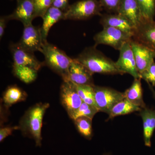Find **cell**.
Returning a JSON list of instances; mask_svg holds the SVG:
<instances>
[{
	"mask_svg": "<svg viewBox=\"0 0 155 155\" xmlns=\"http://www.w3.org/2000/svg\"><path fill=\"white\" fill-rule=\"evenodd\" d=\"M149 86V87L151 91L152 92L153 96L154 97L155 99V91L153 89V86L151 85L150 84H148Z\"/></svg>",
	"mask_w": 155,
	"mask_h": 155,
	"instance_id": "d6a6232c",
	"label": "cell"
},
{
	"mask_svg": "<svg viewBox=\"0 0 155 155\" xmlns=\"http://www.w3.org/2000/svg\"><path fill=\"white\" fill-rule=\"evenodd\" d=\"M140 116L143 122V139L145 145L151 146V138L155 129V110L149 108H142Z\"/></svg>",
	"mask_w": 155,
	"mask_h": 155,
	"instance_id": "ac0fdd59",
	"label": "cell"
},
{
	"mask_svg": "<svg viewBox=\"0 0 155 155\" xmlns=\"http://www.w3.org/2000/svg\"><path fill=\"white\" fill-rule=\"evenodd\" d=\"M96 46L87 48L75 58L93 74H121L116 62L96 48Z\"/></svg>",
	"mask_w": 155,
	"mask_h": 155,
	"instance_id": "6da1fadb",
	"label": "cell"
},
{
	"mask_svg": "<svg viewBox=\"0 0 155 155\" xmlns=\"http://www.w3.org/2000/svg\"><path fill=\"white\" fill-rule=\"evenodd\" d=\"M13 72L15 76L26 84L33 82L37 77L38 70L28 66L13 65Z\"/></svg>",
	"mask_w": 155,
	"mask_h": 155,
	"instance_id": "7402d4cb",
	"label": "cell"
},
{
	"mask_svg": "<svg viewBox=\"0 0 155 155\" xmlns=\"http://www.w3.org/2000/svg\"><path fill=\"white\" fill-rule=\"evenodd\" d=\"M24 27L22 36L17 43L31 52L41 51L43 42L40 28L34 26L32 24Z\"/></svg>",
	"mask_w": 155,
	"mask_h": 155,
	"instance_id": "9c48e42d",
	"label": "cell"
},
{
	"mask_svg": "<svg viewBox=\"0 0 155 155\" xmlns=\"http://www.w3.org/2000/svg\"><path fill=\"white\" fill-rule=\"evenodd\" d=\"M117 14L127 18L136 28L143 22L142 18L136 0H121Z\"/></svg>",
	"mask_w": 155,
	"mask_h": 155,
	"instance_id": "2e32d148",
	"label": "cell"
},
{
	"mask_svg": "<svg viewBox=\"0 0 155 155\" xmlns=\"http://www.w3.org/2000/svg\"><path fill=\"white\" fill-rule=\"evenodd\" d=\"M132 38L130 35L120 29L108 26L103 27L101 31L94 35V45H107L119 51L123 45L130 41Z\"/></svg>",
	"mask_w": 155,
	"mask_h": 155,
	"instance_id": "8992f818",
	"label": "cell"
},
{
	"mask_svg": "<svg viewBox=\"0 0 155 155\" xmlns=\"http://www.w3.org/2000/svg\"><path fill=\"white\" fill-rule=\"evenodd\" d=\"M10 49L14 66H28L38 71L44 65L37 59L33 53L21 47L18 43L12 44L10 45Z\"/></svg>",
	"mask_w": 155,
	"mask_h": 155,
	"instance_id": "8fae6325",
	"label": "cell"
},
{
	"mask_svg": "<svg viewBox=\"0 0 155 155\" xmlns=\"http://www.w3.org/2000/svg\"><path fill=\"white\" fill-rule=\"evenodd\" d=\"M99 112L96 107L82 102L81 105L70 118L75 120L81 117H86L92 119L95 114Z\"/></svg>",
	"mask_w": 155,
	"mask_h": 155,
	"instance_id": "d4e9b609",
	"label": "cell"
},
{
	"mask_svg": "<svg viewBox=\"0 0 155 155\" xmlns=\"http://www.w3.org/2000/svg\"><path fill=\"white\" fill-rule=\"evenodd\" d=\"M73 84L82 101L88 104L96 107L94 89V85H78L74 83Z\"/></svg>",
	"mask_w": 155,
	"mask_h": 155,
	"instance_id": "cb8c5ba5",
	"label": "cell"
},
{
	"mask_svg": "<svg viewBox=\"0 0 155 155\" xmlns=\"http://www.w3.org/2000/svg\"><path fill=\"white\" fill-rule=\"evenodd\" d=\"M100 23L103 27H114L133 37L136 28L127 18L118 14H104L101 16Z\"/></svg>",
	"mask_w": 155,
	"mask_h": 155,
	"instance_id": "9a60e30c",
	"label": "cell"
},
{
	"mask_svg": "<svg viewBox=\"0 0 155 155\" xmlns=\"http://www.w3.org/2000/svg\"><path fill=\"white\" fill-rule=\"evenodd\" d=\"M141 109V108L135 105L125 98L112 108L109 114V119L121 115H127L136 111H140Z\"/></svg>",
	"mask_w": 155,
	"mask_h": 155,
	"instance_id": "ffe728a7",
	"label": "cell"
},
{
	"mask_svg": "<svg viewBox=\"0 0 155 155\" xmlns=\"http://www.w3.org/2000/svg\"><path fill=\"white\" fill-rule=\"evenodd\" d=\"M20 129L19 126L5 127L0 129V141L2 142L7 137L11 135L14 130Z\"/></svg>",
	"mask_w": 155,
	"mask_h": 155,
	"instance_id": "f546056e",
	"label": "cell"
},
{
	"mask_svg": "<svg viewBox=\"0 0 155 155\" xmlns=\"http://www.w3.org/2000/svg\"><path fill=\"white\" fill-rule=\"evenodd\" d=\"M49 104H38L27 111L20 122V129L35 140L37 146L41 143V127L43 119Z\"/></svg>",
	"mask_w": 155,
	"mask_h": 155,
	"instance_id": "7a4b0ae2",
	"label": "cell"
},
{
	"mask_svg": "<svg viewBox=\"0 0 155 155\" xmlns=\"http://www.w3.org/2000/svg\"><path fill=\"white\" fill-rule=\"evenodd\" d=\"M110 155L108 154V155Z\"/></svg>",
	"mask_w": 155,
	"mask_h": 155,
	"instance_id": "836d02e7",
	"label": "cell"
},
{
	"mask_svg": "<svg viewBox=\"0 0 155 155\" xmlns=\"http://www.w3.org/2000/svg\"><path fill=\"white\" fill-rule=\"evenodd\" d=\"M143 22L154 20L155 15V0H136Z\"/></svg>",
	"mask_w": 155,
	"mask_h": 155,
	"instance_id": "603a6c76",
	"label": "cell"
},
{
	"mask_svg": "<svg viewBox=\"0 0 155 155\" xmlns=\"http://www.w3.org/2000/svg\"><path fill=\"white\" fill-rule=\"evenodd\" d=\"M103 8L106 11L114 14H117L121 0H99Z\"/></svg>",
	"mask_w": 155,
	"mask_h": 155,
	"instance_id": "f1b7e54d",
	"label": "cell"
},
{
	"mask_svg": "<svg viewBox=\"0 0 155 155\" xmlns=\"http://www.w3.org/2000/svg\"><path fill=\"white\" fill-rule=\"evenodd\" d=\"M35 9V17H42L50 7L53 0H33Z\"/></svg>",
	"mask_w": 155,
	"mask_h": 155,
	"instance_id": "4316f807",
	"label": "cell"
},
{
	"mask_svg": "<svg viewBox=\"0 0 155 155\" xmlns=\"http://www.w3.org/2000/svg\"><path fill=\"white\" fill-rule=\"evenodd\" d=\"M61 100L62 104L70 117L83 102L74 84L69 81H64L61 85Z\"/></svg>",
	"mask_w": 155,
	"mask_h": 155,
	"instance_id": "ba28073f",
	"label": "cell"
},
{
	"mask_svg": "<svg viewBox=\"0 0 155 155\" xmlns=\"http://www.w3.org/2000/svg\"><path fill=\"white\" fill-rule=\"evenodd\" d=\"M41 52L44 55L45 63L54 72L67 81L69 67L73 59L64 51L48 42L44 43Z\"/></svg>",
	"mask_w": 155,
	"mask_h": 155,
	"instance_id": "3957f363",
	"label": "cell"
},
{
	"mask_svg": "<svg viewBox=\"0 0 155 155\" xmlns=\"http://www.w3.org/2000/svg\"><path fill=\"white\" fill-rule=\"evenodd\" d=\"M140 80L141 78H134L132 85L124 93L125 98L129 101L142 109L146 107L143 98Z\"/></svg>",
	"mask_w": 155,
	"mask_h": 155,
	"instance_id": "d6986e66",
	"label": "cell"
},
{
	"mask_svg": "<svg viewBox=\"0 0 155 155\" xmlns=\"http://www.w3.org/2000/svg\"><path fill=\"white\" fill-rule=\"evenodd\" d=\"M93 75L86 67L73 59L69 68L68 81L78 85L94 86Z\"/></svg>",
	"mask_w": 155,
	"mask_h": 155,
	"instance_id": "4fadbf2b",
	"label": "cell"
},
{
	"mask_svg": "<svg viewBox=\"0 0 155 155\" xmlns=\"http://www.w3.org/2000/svg\"><path fill=\"white\" fill-rule=\"evenodd\" d=\"M8 20L7 16H2L0 18V38L1 39L2 38L5 33L6 24Z\"/></svg>",
	"mask_w": 155,
	"mask_h": 155,
	"instance_id": "1f68e13d",
	"label": "cell"
},
{
	"mask_svg": "<svg viewBox=\"0 0 155 155\" xmlns=\"http://www.w3.org/2000/svg\"><path fill=\"white\" fill-rule=\"evenodd\" d=\"M103 7L98 0H81L70 5L65 12L64 20H85L94 16H101Z\"/></svg>",
	"mask_w": 155,
	"mask_h": 155,
	"instance_id": "277c9868",
	"label": "cell"
},
{
	"mask_svg": "<svg viewBox=\"0 0 155 155\" xmlns=\"http://www.w3.org/2000/svg\"><path fill=\"white\" fill-rule=\"evenodd\" d=\"M69 0H53L51 6L65 12L69 8Z\"/></svg>",
	"mask_w": 155,
	"mask_h": 155,
	"instance_id": "4dcf8cb0",
	"label": "cell"
},
{
	"mask_svg": "<svg viewBox=\"0 0 155 155\" xmlns=\"http://www.w3.org/2000/svg\"><path fill=\"white\" fill-rule=\"evenodd\" d=\"M92 120L86 117H79L74 120L78 130L86 138H91L92 134Z\"/></svg>",
	"mask_w": 155,
	"mask_h": 155,
	"instance_id": "484cf974",
	"label": "cell"
},
{
	"mask_svg": "<svg viewBox=\"0 0 155 155\" xmlns=\"http://www.w3.org/2000/svg\"><path fill=\"white\" fill-rule=\"evenodd\" d=\"M130 43L140 75L149 68L154 61L152 52L147 48L131 38Z\"/></svg>",
	"mask_w": 155,
	"mask_h": 155,
	"instance_id": "5bb4252c",
	"label": "cell"
},
{
	"mask_svg": "<svg viewBox=\"0 0 155 155\" xmlns=\"http://www.w3.org/2000/svg\"><path fill=\"white\" fill-rule=\"evenodd\" d=\"M64 17L65 12L52 6L50 7L44 14L41 17L43 19L42 25L40 27L43 44L47 42V38L51 28L56 22L62 19L64 20Z\"/></svg>",
	"mask_w": 155,
	"mask_h": 155,
	"instance_id": "e0dca14e",
	"label": "cell"
},
{
	"mask_svg": "<svg viewBox=\"0 0 155 155\" xmlns=\"http://www.w3.org/2000/svg\"><path fill=\"white\" fill-rule=\"evenodd\" d=\"M26 94L17 85L9 87L3 95V101L6 106L10 107L25 100Z\"/></svg>",
	"mask_w": 155,
	"mask_h": 155,
	"instance_id": "44dd1931",
	"label": "cell"
},
{
	"mask_svg": "<svg viewBox=\"0 0 155 155\" xmlns=\"http://www.w3.org/2000/svg\"><path fill=\"white\" fill-rule=\"evenodd\" d=\"M96 107L99 112L110 114L112 108L125 98L124 93L110 87L94 86Z\"/></svg>",
	"mask_w": 155,
	"mask_h": 155,
	"instance_id": "5b68a950",
	"label": "cell"
},
{
	"mask_svg": "<svg viewBox=\"0 0 155 155\" xmlns=\"http://www.w3.org/2000/svg\"><path fill=\"white\" fill-rule=\"evenodd\" d=\"M130 41L125 43L119 50V57L116 62V66L122 75L128 73L134 78H141L137 67Z\"/></svg>",
	"mask_w": 155,
	"mask_h": 155,
	"instance_id": "52a82bcc",
	"label": "cell"
},
{
	"mask_svg": "<svg viewBox=\"0 0 155 155\" xmlns=\"http://www.w3.org/2000/svg\"><path fill=\"white\" fill-rule=\"evenodd\" d=\"M141 79H144L153 87H155V63L154 61L148 69L140 74Z\"/></svg>",
	"mask_w": 155,
	"mask_h": 155,
	"instance_id": "83f0119b",
	"label": "cell"
},
{
	"mask_svg": "<svg viewBox=\"0 0 155 155\" xmlns=\"http://www.w3.org/2000/svg\"><path fill=\"white\" fill-rule=\"evenodd\" d=\"M17 5L13 13L7 16L8 20H18L24 26L32 24L35 17L33 0H17Z\"/></svg>",
	"mask_w": 155,
	"mask_h": 155,
	"instance_id": "7c38bea8",
	"label": "cell"
},
{
	"mask_svg": "<svg viewBox=\"0 0 155 155\" xmlns=\"http://www.w3.org/2000/svg\"><path fill=\"white\" fill-rule=\"evenodd\" d=\"M132 38L147 48L155 58V21L141 23L136 28Z\"/></svg>",
	"mask_w": 155,
	"mask_h": 155,
	"instance_id": "30bf717a",
	"label": "cell"
}]
</instances>
